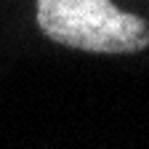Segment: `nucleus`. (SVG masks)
<instances>
[{
  "mask_svg": "<svg viewBox=\"0 0 149 149\" xmlns=\"http://www.w3.org/2000/svg\"><path fill=\"white\" fill-rule=\"evenodd\" d=\"M37 24L53 43L91 53H136L149 45V22L112 0H37Z\"/></svg>",
  "mask_w": 149,
  "mask_h": 149,
  "instance_id": "f257e3e1",
  "label": "nucleus"
}]
</instances>
